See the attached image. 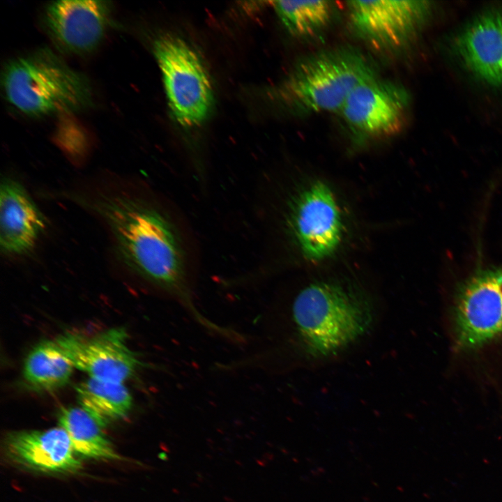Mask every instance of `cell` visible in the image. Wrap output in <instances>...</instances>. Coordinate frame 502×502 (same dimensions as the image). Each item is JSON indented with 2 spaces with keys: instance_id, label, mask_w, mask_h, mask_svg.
I'll list each match as a JSON object with an SVG mask.
<instances>
[{
  "instance_id": "12",
  "label": "cell",
  "mask_w": 502,
  "mask_h": 502,
  "mask_svg": "<svg viewBox=\"0 0 502 502\" xmlns=\"http://www.w3.org/2000/svg\"><path fill=\"white\" fill-rule=\"evenodd\" d=\"M5 443L12 461L35 471L69 473L81 467L70 437L61 427L12 432Z\"/></svg>"
},
{
  "instance_id": "7",
  "label": "cell",
  "mask_w": 502,
  "mask_h": 502,
  "mask_svg": "<svg viewBox=\"0 0 502 502\" xmlns=\"http://www.w3.org/2000/svg\"><path fill=\"white\" fill-rule=\"evenodd\" d=\"M457 346L474 349L502 332V270L480 271L460 289L455 310Z\"/></svg>"
},
{
  "instance_id": "10",
  "label": "cell",
  "mask_w": 502,
  "mask_h": 502,
  "mask_svg": "<svg viewBox=\"0 0 502 502\" xmlns=\"http://www.w3.org/2000/svg\"><path fill=\"white\" fill-rule=\"evenodd\" d=\"M127 335L123 328H114L92 337L68 332L55 340L75 368L91 378L123 383L140 364L128 347Z\"/></svg>"
},
{
  "instance_id": "17",
  "label": "cell",
  "mask_w": 502,
  "mask_h": 502,
  "mask_svg": "<svg viewBox=\"0 0 502 502\" xmlns=\"http://www.w3.org/2000/svg\"><path fill=\"white\" fill-rule=\"evenodd\" d=\"M59 423L79 455L104 460L120 458L104 434L103 427L81 406L61 408Z\"/></svg>"
},
{
  "instance_id": "1",
  "label": "cell",
  "mask_w": 502,
  "mask_h": 502,
  "mask_svg": "<svg viewBox=\"0 0 502 502\" xmlns=\"http://www.w3.org/2000/svg\"><path fill=\"white\" fill-rule=\"evenodd\" d=\"M90 206L107 224L117 254L130 270L173 296L201 326L225 335L226 328L211 322L194 304L185 242L165 210L123 195H101Z\"/></svg>"
},
{
  "instance_id": "11",
  "label": "cell",
  "mask_w": 502,
  "mask_h": 502,
  "mask_svg": "<svg viewBox=\"0 0 502 502\" xmlns=\"http://www.w3.org/2000/svg\"><path fill=\"white\" fill-rule=\"evenodd\" d=\"M109 8L102 1H58L45 11V21L56 43L71 52L91 51L100 42L108 24Z\"/></svg>"
},
{
  "instance_id": "4",
  "label": "cell",
  "mask_w": 502,
  "mask_h": 502,
  "mask_svg": "<svg viewBox=\"0 0 502 502\" xmlns=\"http://www.w3.org/2000/svg\"><path fill=\"white\" fill-rule=\"evenodd\" d=\"M374 75L372 64L357 50L323 51L296 64L282 84L280 96L301 113L340 112L353 89Z\"/></svg>"
},
{
  "instance_id": "16",
  "label": "cell",
  "mask_w": 502,
  "mask_h": 502,
  "mask_svg": "<svg viewBox=\"0 0 502 502\" xmlns=\"http://www.w3.org/2000/svg\"><path fill=\"white\" fill-rule=\"evenodd\" d=\"M79 406L103 427L125 418L132 408V398L123 383L89 377L75 386Z\"/></svg>"
},
{
  "instance_id": "3",
  "label": "cell",
  "mask_w": 502,
  "mask_h": 502,
  "mask_svg": "<svg viewBox=\"0 0 502 502\" xmlns=\"http://www.w3.org/2000/svg\"><path fill=\"white\" fill-rule=\"evenodd\" d=\"M3 85L10 103L28 115L75 112L91 102L88 79L46 51L11 61Z\"/></svg>"
},
{
  "instance_id": "2",
  "label": "cell",
  "mask_w": 502,
  "mask_h": 502,
  "mask_svg": "<svg viewBox=\"0 0 502 502\" xmlns=\"http://www.w3.org/2000/svg\"><path fill=\"white\" fill-rule=\"evenodd\" d=\"M375 318L372 301L356 289L317 282L303 289L292 305V319L304 353L325 358L346 350L365 336Z\"/></svg>"
},
{
  "instance_id": "14",
  "label": "cell",
  "mask_w": 502,
  "mask_h": 502,
  "mask_svg": "<svg viewBox=\"0 0 502 502\" xmlns=\"http://www.w3.org/2000/svg\"><path fill=\"white\" fill-rule=\"evenodd\" d=\"M457 46L473 73L489 84L502 86V9L475 18L458 37Z\"/></svg>"
},
{
  "instance_id": "6",
  "label": "cell",
  "mask_w": 502,
  "mask_h": 502,
  "mask_svg": "<svg viewBox=\"0 0 502 502\" xmlns=\"http://www.w3.org/2000/svg\"><path fill=\"white\" fill-rule=\"evenodd\" d=\"M287 222L302 254L313 261L331 255L342 234L339 207L330 189L317 181L294 197Z\"/></svg>"
},
{
  "instance_id": "18",
  "label": "cell",
  "mask_w": 502,
  "mask_h": 502,
  "mask_svg": "<svg viewBox=\"0 0 502 502\" xmlns=\"http://www.w3.org/2000/svg\"><path fill=\"white\" fill-rule=\"evenodd\" d=\"M273 4L285 28L298 37L312 36L321 31L333 15L328 1H275Z\"/></svg>"
},
{
  "instance_id": "9",
  "label": "cell",
  "mask_w": 502,
  "mask_h": 502,
  "mask_svg": "<svg viewBox=\"0 0 502 502\" xmlns=\"http://www.w3.org/2000/svg\"><path fill=\"white\" fill-rule=\"evenodd\" d=\"M429 2L409 0L347 1L356 32L378 47L398 48L411 39L429 11Z\"/></svg>"
},
{
  "instance_id": "8",
  "label": "cell",
  "mask_w": 502,
  "mask_h": 502,
  "mask_svg": "<svg viewBox=\"0 0 502 502\" xmlns=\"http://www.w3.org/2000/svg\"><path fill=\"white\" fill-rule=\"evenodd\" d=\"M408 102L402 86L374 75L353 89L340 113L350 128L363 135L389 137L403 128Z\"/></svg>"
},
{
  "instance_id": "5",
  "label": "cell",
  "mask_w": 502,
  "mask_h": 502,
  "mask_svg": "<svg viewBox=\"0 0 502 502\" xmlns=\"http://www.w3.org/2000/svg\"><path fill=\"white\" fill-rule=\"evenodd\" d=\"M153 50L174 119L183 127L199 125L209 113L213 93L199 55L185 41L169 34L159 36Z\"/></svg>"
},
{
  "instance_id": "13",
  "label": "cell",
  "mask_w": 502,
  "mask_h": 502,
  "mask_svg": "<svg viewBox=\"0 0 502 502\" xmlns=\"http://www.w3.org/2000/svg\"><path fill=\"white\" fill-rule=\"evenodd\" d=\"M45 227V220L24 188L5 178L0 188V247L9 254L27 253Z\"/></svg>"
},
{
  "instance_id": "15",
  "label": "cell",
  "mask_w": 502,
  "mask_h": 502,
  "mask_svg": "<svg viewBox=\"0 0 502 502\" xmlns=\"http://www.w3.org/2000/svg\"><path fill=\"white\" fill-rule=\"evenodd\" d=\"M75 367L56 340H44L34 346L23 365V379L29 388L52 392L68 383Z\"/></svg>"
}]
</instances>
